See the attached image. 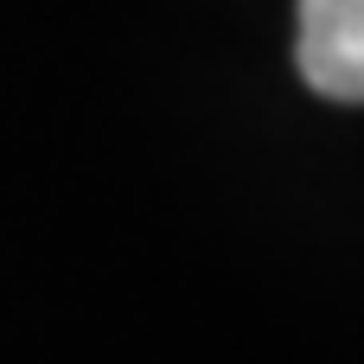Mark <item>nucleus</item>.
Masks as SVG:
<instances>
[{"mask_svg": "<svg viewBox=\"0 0 364 364\" xmlns=\"http://www.w3.org/2000/svg\"><path fill=\"white\" fill-rule=\"evenodd\" d=\"M301 77L326 102L364 96V0H301Z\"/></svg>", "mask_w": 364, "mask_h": 364, "instance_id": "obj_1", "label": "nucleus"}]
</instances>
